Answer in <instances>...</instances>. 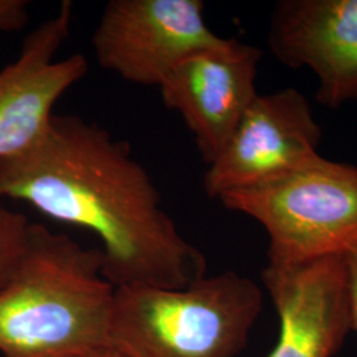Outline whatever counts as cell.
Masks as SVG:
<instances>
[{"label": "cell", "instance_id": "obj_10", "mask_svg": "<svg viewBox=\"0 0 357 357\" xmlns=\"http://www.w3.org/2000/svg\"><path fill=\"white\" fill-rule=\"evenodd\" d=\"M268 47L282 64L315 73L321 105L337 109L357 101V0L278 1Z\"/></svg>", "mask_w": 357, "mask_h": 357}, {"label": "cell", "instance_id": "obj_9", "mask_svg": "<svg viewBox=\"0 0 357 357\" xmlns=\"http://www.w3.org/2000/svg\"><path fill=\"white\" fill-rule=\"evenodd\" d=\"M261 278L280 319L268 357H333L340 351L352 331L344 255L268 262Z\"/></svg>", "mask_w": 357, "mask_h": 357}, {"label": "cell", "instance_id": "obj_11", "mask_svg": "<svg viewBox=\"0 0 357 357\" xmlns=\"http://www.w3.org/2000/svg\"><path fill=\"white\" fill-rule=\"evenodd\" d=\"M31 228L32 222L23 213L0 205V290L11 280L26 253Z\"/></svg>", "mask_w": 357, "mask_h": 357}, {"label": "cell", "instance_id": "obj_2", "mask_svg": "<svg viewBox=\"0 0 357 357\" xmlns=\"http://www.w3.org/2000/svg\"><path fill=\"white\" fill-rule=\"evenodd\" d=\"M114 294L101 249L32 222L26 253L0 290V355L81 357L109 347Z\"/></svg>", "mask_w": 357, "mask_h": 357}, {"label": "cell", "instance_id": "obj_5", "mask_svg": "<svg viewBox=\"0 0 357 357\" xmlns=\"http://www.w3.org/2000/svg\"><path fill=\"white\" fill-rule=\"evenodd\" d=\"M200 0H112L91 38L97 63L122 79L160 86L187 57L221 47Z\"/></svg>", "mask_w": 357, "mask_h": 357}, {"label": "cell", "instance_id": "obj_3", "mask_svg": "<svg viewBox=\"0 0 357 357\" xmlns=\"http://www.w3.org/2000/svg\"><path fill=\"white\" fill-rule=\"evenodd\" d=\"M262 307L259 286L231 270L181 289L115 287L109 347L125 357H237Z\"/></svg>", "mask_w": 357, "mask_h": 357}, {"label": "cell", "instance_id": "obj_1", "mask_svg": "<svg viewBox=\"0 0 357 357\" xmlns=\"http://www.w3.org/2000/svg\"><path fill=\"white\" fill-rule=\"evenodd\" d=\"M1 197L93 231L115 287L181 289L206 275L128 142L78 115H53L38 142L0 159Z\"/></svg>", "mask_w": 357, "mask_h": 357}, {"label": "cell", "instance_id": "obj_14", "mask_svg": "<svg viewBox=\"0 0 357 357\" xmlns=\"http://www.w3.org/2000/svg\"><path fill=\"white\" fill-rule=\"evenodd\" d=\"M81 357H125L123 355H121L119 352H116L115 349L113 348H110V347H105V348H101V349H97V351H93V352H90L88 355H85V356Z\"/></svg>", "mask_w": 357, "mask_h": 357}, {"label": "cell", "instance_id": "obj_13", "mask_svg": "<svg viewBox=\"0 0 357 357\" xmlns=\"http://www.w3.org/2000/svg\"><path fill=\"white\" fill-rule=\"evenodd\" d=\"M348 291H349V312L351 327L357 332V246L344 255Z\"/></svg>", "mask_w": 357, "mask_h": 357}, {"label": "cell", "instance_id": "obj_4", "mask_svg": "<svg viewBox=\"0 0 357 357\" xmlns=\"http://www.w3.org/2000/svg\"><path fill=\"white\" fill-rule=\"evenodd\" d=\"M222 205L258 221L270 264L344 255L357 246V167L317 156L278 178L222 193Z\"/></svg>", "mask_w": 357, "mask_h": 357}, {"label": "cell", "instance_id": "obj_12", "mask_svg": "<svg viewBox=\"0 0 357 357\" xmlns=\"http://www.w3.org/2000/svg\"><path fill=\"white\" fill-rule=\"evenodd\" d=\"M26 0H0V31H19L29 20Z\"/></svg>", "mask_w": 357, "mask_h": 357}, {"label": "cell", "instance_id": "obj_6", "mask_svg": "<svg viewBox=\"0 0 357 357\" xmlns=\"http://www.w3.org/2000/svg\"><path fill=\"white\" fill-rule=\"evenodd\" d=\"M321 128L299 90L258 94L229 139L208 165L204 191L209 199L278 178L317 156Z\"/></svg>", "mask_w": 357, "mask_h": 357}, {"label": "cell", "instance_id": "obj_8", "mask_svg": "<svg viewBox=\"0 0 357 357\" xmlns=\"http://www.w3.org/2000/svg\"><path fill=\"white\" fill-rule=\"evenodd\" d=\"M262 52L228 38L221 47L187 57L159 86L166 107L183 118L205 163L211 165L258 96Z\"/></svg>", "mask_w": 357, "mask_h": 357}, {"label": "cell", "instance_id": "obj_7", "mask_svg": "<svg viewBox=\"0 0 357 357\" xmlns=\"http://www.w3.org/2000/svg\"><path fill=\"white\" fill-rule=\"evenodd\" d=\"M72 1L26 36L16 61L0 70V159L22 153L50 126L59 100L88 73L82 53L56 59L69 38Z\"/></svg>", "mask_w": 357, "mask_h": 357}]
</instances>
